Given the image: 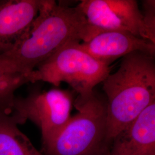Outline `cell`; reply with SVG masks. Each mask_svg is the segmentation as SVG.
I'll return each mask as SVG.
<instances>
[{
	"mask_svg": "<svg viewBox=\"0 0 155 155\" xmlns=\"http://www.w3.org/2000/svg\"><path fill=\"white\" fill-rule=\"evenodd\" d=\"M101 31L90 25L80 7L41 0L38 16L15 50L0 54V63L29 74L63 47L91 39Z\"/></svg>",
	"mask_w": 155,
	"mask_h": 155,
	"instance_id": "6da1fadb",
	"label": "cell"
},
{
	"mask_svg": "<svg viewBox=\"0 0 155 155\" xmlns=\"http://www.w3.org/2000/svg\"><path fill=\"white\" fill-rule=\"evenodd\" d=\"M155 57L134 52L102 82L106 101L105 140H113L155 100Z\"/></svg>",
	"mask_w": 155,
	"mask_h": 155,
	"instance_id": "7a4b0ae2",
	"label": "cell"
},
{
	"mask_svg": "<svg viewBox=\"0 0 155 155\" xmlns=\"http://www.w3.org/2000/svg\"><path fill=\"white\" fill-rule=\"evenodd\" d=\"M77 113L54 137L43 145L45 155H92L105 140L106 101L93 92L78 95Z\"/></svg>",
	"mask_w": 155,
	"mask_h": 155,
	"instance_id": "3957f363",
	"label": "cell"
},
{
	"mask_svg": "<svg viewBox=\"0 0 155 155\" xmlns=\"http://www.w3.org/2000/svg\"><path fill=\"white\" fill-rule=\"evenodd\" d=\"M77 43L63 47L43 61L32 73V81H43L59 86L66 82L78 95L86 96L110 74L109 66L81 49Z\"/></svg>",
	"mask_w": 155,
	"mask_h": 155,
	"instance_id": "277c9868",
	"label": "cell"
},
{
	"mask_svg": "<svg viewBox=\"0 0 155 155\" xmlns=\"http://www.w3.org/2000/svg\"><path fill=\"white\" fill-rule=\"evenodd\" d=\"M72 92L59 89L33 90L25 97H15L12 114L19 125L30 121L40 129L43 145L55 137L71 117Z\"/></svg>",
	"mask_w": 155,
	"mask_h": 155,
	"instance_id": "5b68a950",
	"label": "cell"
},
{
	"mask_svg": "<svg viewBox=\"0 0 155 155\" xmlns=\"http://www.w3.org/2000/svg\"><path fill=\"white\" fill-rule=\"evenodd\" d=\"M78 6L89 24L101 32H127L155 44L135 0H83Z\"/></svg>",
	"mask_w": 155,
	"mask_h": 155,
	"instance_id": "8992f818",
	"label": "cell"
},
{
	"mask_svg": "<svg viewBox=\"0 0 155 155\" xmlns=\"http://www.w3.org/2000/svg\"><path fill=\"white\" fill-rule=\"evenodd\" d=\"M97 61L109 66L120 58L134 52L155 57V44L147 39L122 31H104L86 41L77 43Z\"/></svg>",
	"mask_w": 155,
	"mask_h": 155,
	"instance_id": "52a82bcc",
	"label": "cell"
},
{
	"mask_svg": "<svg viewBox=\"0 0 155 155\" xmlns=\"http://www.w3.org/2000/svg\"><path fill=\"white\" fill-rule=\"evenodd\" d=\"M41 0L0 1V54L15 50L38 16Z\"/></svg>",
	"mask_w": 155,
	"mask_h": 155,
	"instance_id": "ba28073f",
	"label": "cell"
},
{
	"mask_svg": "<svg viewBox=\"0 0 155 155\" xmlns=\"http://www.w3.org/2000/svg\"><path fill=\"white\" fill-rule=\"evenodd\" d=\"M113 141L111 155H155V100Z\"/></svg>",
	"mask_w": 155,
	"mask_h": 155,
	"instance_id": "9c48e42d",
	"label": "cell"
},
{
	"mask_svg": "<svg viewBox=\"0 0 155 155\" xmlns=\"http://www.w3.org/2000/svg\"><path fill=\"white\" fill-rule=\"evenodd\" d=\"M12 113L0 111V155H45L18 128Z\"/></svg>",
	"mask_w": 155,
	"mask_h": 155,
	"instance_id": "30bf717a",
	"label": "cell"
},
{
	"mask_svg": "<svg viewBox=\"0 0 155 155\" xmlns=\"http://www.w3.org/2000/svg\"><path fill=\"white\" fill-rule=\"evenodd\" d=\"M32 72L23 74L0 63L1 111L11 113L16 97L15 91L25 84L33 83Z\"/></svg>",
	"mask_w": 155,
	"mask_h": 155,
	"instance_id": "8fae6325",
	"label": "cell"
},
{
	"mask_svg": "<svg viewBox=\"0 0 155 155\" xmlns=\"http://www.w3.org/2000/svg\"><path fill=\"white\" fill-rule=\"evenodd\" d=\"M143 4L145 22L150 32L155 35V1H145Z\"/></svg>",
	"mask_w": 155,
	"mask_h": 155,
	"instance_id": "7c38bea8",
	"label": "cell"
},
{
	"mask_svg": "<svg viewBox=\"0 0 155 155\" xmlns=\"http://www.w3.org/2000/svg\"></svg>",
	"mask_w": 155,
	"mask_h": 155,
	"instance_id": "4fadbf2b",
	"label": "cell"
}]
</instances>
